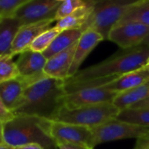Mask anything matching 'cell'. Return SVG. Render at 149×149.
Masks as SVG:
<instances>
[{
	"label": "cell",
	"instance_id": "obj_10",
	"mask_svg": "<svg viewBox=\"0 0 149 149\" xmlns=\"http://www.w3.org/2000/svg\"><path fill=\"white\" fill-rule=\"evenodd\" d=\"M50 135L56 145L57 143H74L93 147L92 130L87 126L51 120Z\"/></svg>",
	"mask_w": 149,
	"mask_h": 149
},
{
	"label": "cell",
	"instance_id": "obj_8",
	"mask_svg": "<svg viewBox=\"0 0 149 149\" xmlns=\"http://www.w3.org/2000/svg\"><path fill=\"white\" fill-rule=\"evenodd\" d=\"M149 35V26L139 22H127L116 25L111 30L108 40L121 49H129L142 44Z\"/></svg>",
	"mask_w": 149,
	"mask_h": 149
},
{
	"label": "cell",
	"instance_id": "obj_21",
	"mask_svg": "<svg viewBox=\"0 0 149 149\" xmlns=\"http://www.w3.org/2000/svg\"><path fill=\"white\" fill-rule=\"evenodd\" d=\"M127 22H139L149 26V0H137L128 7L116 25Z\"/></svg>",
	"mask_w": 149,
	"mask_h": 149
},
{
	"label": "cell",
	"instance_id": "obj_13",
	"mask_svg": "<svg viewBox=\"0 0 149 149\" xmlns=\"http://www.w3.org/2000/svg\"><path fill=\"white\" fill-rule=\"evenodd\" d=\"M54 21V19H48L22 26L19 28L13 44L12 54L16 55L29 49L33 40L44 31L50 28L51 25Z\"/></svg>",
	"mask_w": 149,
	"mask_h": 149
},
{
	"label": "cell",
	"instance_id": "obj_35",
	"mask_svg": "<svg viewBox=\"0 0 149 149\" xmlns=\"http://www.w3.org/2000/svg\"><path fill=\"white\" fill-rule=\"evenodd\" d=\"M146 67H147V68H149V58L147 59V61H146V65H145Z\"/></svg>",
	"mask_w": 149,
	"mask_h": 149
},
{
	"label": "cell",
	"instance_id": "obj_32",
	"mask_svg": "<svg viewBox=\"0 0 149 149\" xmlns=\"http://www.w3.org/2000/svg\"><path fill=\"white\" fill-rule=\"evenodd\" d=\"M140 106H149V98H147L146 100H143L141 102H139L136 104L132 105V107H140Z\"/></svg>",
	"mask_w": 149,
	"mask_h": 149
},
{
	"label": "cell",
	"instance_id": "obj_23",
	"mask_svg": "<svg viewBox=\"0 0 149 149\" xmlns=\"http://www.w3.org/2000/svg\"><path fill=\"white\" fill-rule=\"evenodd\" d=\"M13 54L0 56V84L19 77V71Z\"/></svg>",
	"mask_w": 149,
	"mask_h": 149
},
{
	"label": "cell",
	"instance_id": "obj_38",
	"mask_svg": "<svg viewBox=\"0 0 149 149\" xmlns=\"http://www.w3.org/2000/svg\"><path fill=\"white\" fill-rule=\"evenodd\" d=\"M146 149H149V147H148V148H146Z\"/></svg>",
	"mask_w": 149,
	"mask_h": 149
},
{
	"label": "cell",
	"instance_id": "obj_17",
	"mask_svg": "<svg viewBox=\"0 0 149 149\" xmlns=\"http://www.w3.org/2000/svg\"><path fill=\"white\" fill-rule=\"evenodd\" d=\"M27 87L28 84L19 77L0 84V98L7 109L13 111Z\"/></svg>",
	"mask_w": 149,
	"mask_h": 149
},
{
	"label": "cell",
	"instance_id": "obj_27",
	"mask_svg": "<svg viewBox=\"0 0 149 149\" xmlns=\"http://www.w3.org/2000/svg\"><path fill=\"white\" fill-rule=\"evenodd\" d=\"M57 147L58 149H94L87 145L74 143H57Z\"/></svg>",
	"mask_w": 149,
	"mask_h": 149
},
{
	"label": "cell",
	"instance_id": "obj_34",
	"mask_svg": "<svg viewBox=\"0 0 149 149\" xmlns=\"http://www.w3.org/2000/svg\"><path fill=\"white\" fill-rule=\"evenodd\" d=\"M141 45H145V46H148V47H149V35L144 40V41L142 42Z\"/></svg>",
	"mask_w": 149,
	"mask_h": 149
},
{
	"label": "cell",
	"instance_id": "obj_28",
	"mask_svg": "<svg viewBox=\"0 0 149 149\" xmlns=\"http://www.w3.org/2000/svg\"><path fill=\"white\" fill-rule=\"evenodd\" d=\"M13 111H11L9 109H7V107L5 105V104L3 103L2 99L0 98V118H1L4 123L8 121L9 119H11L12 118H13Z\"/></svg>",
	"mask_w": 149,
	"mask_h": 149
},
{
	"label": "cell",
	"instance_id": "obj_22",
	"mask_svg": "<svg viewBox=\"0 0 149 149\" xmlns=\"http://www.w3.org/2000/svg\"><path fill=\"white\" fill-rule=\"evenodd\" d=\"M116 118L149 128V106L129 107L121 110Z\"/></svg>",
	"mask_w": 149,
	"mask_h": 149
},
{
	"label": "cell",
	"instance_id": "obj_12",
	"mask_svg": "<svg viewBox=\"0 0 149 149\" xmlns=\"http://www.w3.org/2000/svg\"><path fill=\"white\" fill-rule=\"evenodd\" d=\"M77 47V42L69 48L47 59L44 68L46 77L63 81L68 79Z\"/></svg>",
	"mask_w": 149,
	"mask_h": 149
},
{
	"label": "cell",
	"instance_id": "obj_16",
	"mask_svg": "<svg viewBox=\"0 0 149 149\" xmlns=\"http://www.w3.org/2000/svg\"><path fill=\"white\" fill-rule=\"evenodd\" d=\"M21 26V22L14 16L0 17V56L13 54V44Z\"/></svg>",
	"mask_w": 149,
	"mask_h": 149
},
{
	"label": "cell",
	"instance_id": "obj_25",
	"mask_svg": "<svg viewBox=\"0 0 149 149\" xmlns=\"http://www.w3.org/2000/svg\"><path fill=\"white\" fill-rule=\"evenodd\" d=\"M87 4V0H65L61 2L55 15V20L61 19L71 13H73L78 8L85 6Z\"/></svg>",
	"mask_w": 149,
	"mask_h": 149
},
{
	"label": "cell",
	"instance_id": "obj_24",
	"mask_svg": "<svg viewBox=\"0 0 149 149\" xmlns=\"http://www.w3.org/2000/svg\"><path fill=\"white\" fill-rule=\"evenodd\" d=\"M61 31L58 29L55 26L48 28L47 30L44 31L42 33H40L32 43L29 49L33 50L34 52L43 53L47 49V47L51 45V43L54 41V40L56 38V36L61 33Z\"/></svg>",
	"mask_w": 149,
	"mask_h": 149
},
{
	"label": "cell",
	"instance_id": "obj_33",
	"mask_svg": "<svg viewBox=\"0 0 149 149\" xmlns=\"http://www.w3.org/2000/svg\"><path fill=\"white\" fill-rule=\"evenodd\" d=\"M0 149H13V147L4 142L2 144H0Z\"/></svg>",
	"mask_w": 149,
	"mask_h": 149
},
{
	"label": "cell",
	"instance_id": "obj_36",
	"mask_svg": "<svg viewBox=\"0 0 149 149\" xmlns=\"http://www.w3.org/2000/svg\"><path fill=\"white\" fill-rule=\"evenodd\" d=\"M56 1H58V2H63V1H65V0H56Z\"/></svg>",
	"mask_w": 149,
	"mask_h": 149
},
{
	"label": "cell",
	"instance_id": "obj_2",
	"mask_svg": "<svg viewBox=\"0 0 149 149\" xmlns=\"http://www.w3.org/2000/svg\"><path fill=\"white\" fill-rule=\"evenodd\" d=\"M51 120L31 115H14L4 123V141L13 147L36 143L45 149H58L50 135Z\"/></svg>",
	"mask_w": 149,
	"mask_h": 149
},
{
	"label": "cell",
	"instance_id": "obj_1",
	"mask_svg": "<svg viewBox=\"0 0 149 149\" xmlns=\"http://www.w3.org/2000/svg\"><path fill=\"white\" fill-rule=\"evenodd\" d=\"M64 81L45 77L29 85L15 108L13 115H31L53 120L62 106Z\"/></svg>",
	"mask_w": 149,
	"mask_h": 149
},
{
	"label": "cell",
	"instance_id": "obj_29",
	"mask_svg": "<svg viewBox=\"0 0 149 149\" xmlns=\"http://www.w3.org/2000/svg\"><path fill=\"white\" fill-rule=\"evenodd\" d=\"M135 147L144 148V149L149 147V132L145 134L144 136L137 139V142H136Z\"/></svg>",
	"mask_w": 149,
	"mask_h": 149
},
{
	"label": "cell",
	"instance_id": "obj_11",
	"mask_svg": "<svg viewBox=\"0 0 149 149\" xmlns=\"http://www.w3.org/2000/svg\"><path fill=\"white\" fill-rule=\"evenodd\" d=\"M47 59L42 53L27 49L19 54L16 61L19 77L29 85L47 77L44 74V68Z\"/></svg>",
	"mask_w": 149,
	"mask_h": 149
},
{
	"label": "cell",
	"instance_id": "obj_3",
	"mask_svg": "<svg viewBox=\"0 0 149 149\" xmlns=\"http://www.w3.org/2000/svg\"><path fill=\"white\" fill-rule=\"evenodd\" d=\"M148 58V46L139 45L132 48L122 49V51L116 53L97 64L79 70L70 78L74 80H81L124 74L144 67Z\"/></svg>",
	"mask_w": 149,
	"mask_h": 149
},
{
	"label": "cell",
	"instance_id": "obj_18",
	"mask_svg": "<svg viewBox=\"0 0 149 149\" xmlns=\"http://www.w3.org/2000/svg\"><path fill=\"white\" fill-rule=\"evenodd\" d=\"M83 33L84 31L80 28L61 31L47 47V49L42 54L47 59H49L78 42Z\"/></svg>",
	"mask_w": 149,
	"mask_h": 149
},
{
	"label": "cell",
	"instance_id": "obj_26",
	"mask_svg": "<svg viewBox=\"0 0 149 149\" xmlns=\"http://www.w3.org/2000/svg\"><path fill=\"white\" fill-rule=\"evenodd\" d=\"M29 0H0V17L13 16L14 13Z\"/></svg>",
	"mask_w": 149,
	"mask_h": 149
},
{
	"label": "cell",
	"instance_id": "obj_19",
	"mask_svg": "<svg viewBox=\"0 0 149 149\" xmlns=\"http://www.w3.org/2000/svg\"><path fill=\"white\" fill-rule=\"evenodd\" d=\"M93 13V5L90 0H87V4L70 15L56 21L55 26L61 31L69 29H82L87 23Z\"/></svg>",
	"mask_w": 149,
	"mask_h": 149
},
{
	"label": "cell",
	"instance_id": "obj_15",
	"mask_svg": "<svg viewBox=\"0 0 149 149\" xmlns=\"http://www.w3.org/2000/svg\"><path fill=\"white\" fill-rule=\"evenodd\" d=\"M149 82V68L144 66L140 68L125 73L107 85L108 90L119 94L134 89Z\"/></svg>",
	"mask_w": 149,
	"mask_h": 149
},
{
	"label": "cell",
	"instance_id": "obj_5",
	"mask_svg": "<svg viewBox=\"0 0 149 149\" xmlns=\"http://www.w3.org/2000/svg\"><path fill=\"white\" fill-rule=\"evenodd\" d=\"M120 110L112 103L67 108L61 106L53 120L94 128L104 122L116 118Z\"/></svg>",
	"mask_w": 149,
	"mask_h": 149
},
{
	"label": "cell",
	"instance_id": "obj_14",
	"mask_svg": "<svg viewBox=\"0 0 149 149\" xmlns=\"http://www.w3.org/2000/svg\"><path fill=\"white\" fill-rule=\"evenodd\" d=\"M102 40H104L103 37L92 29H87L84 32L77 42V47L68 73V78L74 77L79 71L80 66Z\"/></svg>",
	"mask_w": 149,
	"mask_h": 149
},
{
	"label": "cell",
	"instance_id": "obj_30",
	"mask_svg": "<svg viewBox=\"0 0 149 149\" xmlns=\"http://www.w3.org/2000/svg\"><path fill=\"white\" fill-rule=\"evenodd\" d=\"M13 149H45V148L40 144L31 143V144H26V145L20 146L13 147Z\"/></svg>",
	"mask_w": 149,
	"mask_h": 149
},
{
	"label": "cell",
	"instance_id": "obj_9",
	"mask_svg": "<svg viewBox=\"0 0 149 149\" xmlns=\"http://www.w3.org/2000/svg\"><path fill=\"white\" fill-rule=\"evenodd\" d=\"M117 93L108 90L105 86L84 89L73 93L64 94L61 98L62 106L77 108L81 106L113 103Z\"/></svg>",
	"mask_w": 149,
	"mask_h": 149
},
{
	"label": "cell",
	"instance_id": "obj_7",
	"mask_svg": "<svg viewBox=\"0 0 149 149\" xmlns=\"http://www.w3.org/2000/svg\"><path fill=\"white\" fill-rule=\"evenodd\" d=\"M60 5L61 2L56 0H29L13 16L17 18L22 26L48 19L55 20L56 12Z\"/></svg>",
	"mask_w": 149,
	"mask_h": 149
},
{
	"label": "cell",
	"instance_id": "obj_4",
	"mask_svg": "<svg viewBox=\"0 0 149 149\" xmlns=\"http://www.w3.org/2000/svg\"><path fill=\"white\" fill-rule=\"evenodd\" d=\"M93 5V13L82 28L84 32L92 29L98 33L104 40H108L109 33L119 21L130 6L137 0H90Z\"/></svg>",
	"mask_w": 149,
	"mask_h": 149
},
{
	"label": "cell",
	"instance_id": "obj_20",
	"mask_svg": "<svg viewBox=\"0 0 149 149\" xmlns=\"http://www.w3.org/2000/svg\"><path fill=\"white\" fill-rule=\"evenodd\" d=\"M147 98H149V82L146 84L118 94L112 104L121 111L132 107L137 103Z\"/></svg>",
	"mask_w": 149,
	"mask_h": 149
},
{
	"label": "cell",
	"instance_id": "obj_31",
	"mask_svg": "<svg viewBox=\"0 0 149 149\" xmlns=\"http://www.w3.org/2000/svg\"><path fill=\"white\" fill-rule=\"evenodd\" d=\"M4 142V121L0 118V144Z\"/></svg>",
	"mask_w": 149,
	"mask_h": 149
},
{
	"label": "cell",
	"instance_id": "obj_37",
	"mask_svg": "<svg viewBox=\"0 0 149 149\" xmlns=\"http://www.w3.org/2000/svg\"><path fill=\"white\" fill-rule=\"evenodd\" d=\"M133 149H144V148H139V147H135V146H134Z\"/></svg>",
	"mask_w": 149,
	"mask_h": 149
},
{
	"label": "cell",
	"instance_id": "obj_6",
	"mask_svg": "<svg viewBox=\"0 0 149 149\" xmlns=\"http://www.w3.org/2000/svg\"><path fill=\"white\" fill-rule=\"evenodd\" d=\"M93 147L96 146L125 139H139L149 132V128L127 123L117 118L110 119L104 124L91 128Z\"/></svg>",
	"mask_w": 149,
	"mask_h": 149
}]
</instances>
